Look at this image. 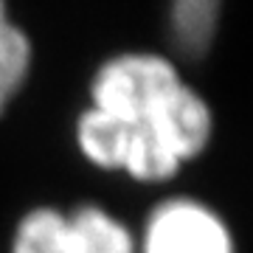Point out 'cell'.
<instances>
[{
  "mask_svg": "<svg viewBox=\"0 0 253 253\" xmlns=\"http://www.w3.org/2000/svg\"><path fill=\"white\" fill-rule=\"evenodd\" d=\"M31 65H34L31 37L11 20L9 3L0 0V116H6L11 101L26 87Z\"/></svg>",
  "mask_w": 253,
  "mask_h": 253,
  "instance_id": "obj_7",
  "label": "cell"
},
{
  "mask_svg": "<svg viewBox=\"0 0 253 253\" xmlns=\"http://www.w3.org/2000/svg\"><path fill=\"white\" fill-rule=\"evenodd\" d=\"M135 239L138 253H236L228 219L191 194L158 200Z\"/></svg>",
  "mask_w": 253,
  "mask_h": 253,
  "instance_id": "obj_3",
  "label": "cell"
},
{
  "mask_svg": "<svg viewBox=\"0 0 253 253\" xmlns=\"http://www.w3.org/2000/svg\"><path fill=\"white\" fill-rule=\"evenodd\" d=\"M141 124L149 126L152 135L177 158V163L186 166V163L197 161L211 144L214 110L183 79L141 118Z\"/></svg>",
  "mask_w": 253,
  "mask_h": 253,
  "instance_id": "obj_4",
  "label": "cell"
},
{
  "mask_svg": "<svg viewBox=\"0 0 253 253\" xmlns=\"http://www.w3.org/2000/svg\"><path fill=\"white\" fill-rule=\"evenodd\" d=\"M183 82L177 65L152 51H124L93 71L90 76V107L110 113L124 121H141L158 101Z\"/></svg>",
  "mask_w": 253,
  "mask_h": 253,
  "instance_id": "obj_2",
  "label": "cell"
},
{
  "mask_svg": "<svg viewBox=\"0 0 253 253\" xmlns=\"http://www.w3.org/2000/svg\"><path fill=\"white\" fill-rule=\"evenodd\" d=\"M225 0H166V34L177 54L203 59L217 40Z\"/></svg>",
  "mask_w": 253,
  "mask_h": 253,
  "instance_id": "obj_6",
  "label": "cell"
},
{
  "mask_svg": "<svg viewBox=\"0 0 253 253\" xmlns=\"http://www.w3.org/2000/svg\"><path fill=\"white\" fill-rule=\"evenodd\" d=\"M9 253H138L135 231L99 203L34 206L14 222Z\"/></svg>",
  "mask_w": 253,
  "mask_h": 253,
  "instance_id": "obj_1",
  "label": "cell"
},
{
  "mask_svg": "<svg viewBox=\"0 0 253 253\" xmlns=\"http://www.w3.org/2000/svg\"><path fill=\"white\" fill-rule=\"evenodd\" d=\"M132 121L116 118L96 107L82 110L73 124V141L84 161L101 172H124L132 146Z\"/></svg>",
  "mask_w": 253,
  "mask_h": 253,
  "instance_id": "obj_5",
  "label": "cell"
}]
</instances>
